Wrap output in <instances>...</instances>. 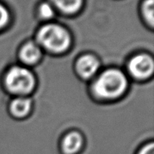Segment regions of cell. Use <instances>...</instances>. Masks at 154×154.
<instances>
[{"mask_svg":"<svg viewBox=\"0 0 154 154\" xmlns=\"http://www.w3.org/2000/svg\"><path fill=\"white\" fill-rule=\"evenodd\" d=\"M128 88L125 74L117 68L104 70L98 76L92 85L95 97L103 100H114L123 96Z\"/></svg>","mask_w":154,"mask_h":154,"instance_id":"cell-1","label":"cell"},{"mask_svg":"<svg viewBox=\"0 0 154 154\" xmlns=\"http://www.w3.org/2000/svg\"><path fill=\"white\" fill-rule=\"evenodd\" d=\"M38 45L51 54H62L69 50L71 37L66 28L58 24L45 25L37 32Z\"/></svg>","mask_w":154,"mask_h":154,"instance_id":"cell-2","label":"cell"},{"mask_svg":"<svg viewBox=\"0 0 154 154\" xmlns=\"http://www.w3.org/2000/svg\"><path fill=\"white\" fill-rule=\"evenodd\" d=\"M4 85L10 94L25 96L32 93L37 86V80L34 73L27 68L21 66L10 67L4 76Z\"/></svg>","mask_w":154,"mask_h":154,"instance_id":"cell-3","label":"cell"},{"mask_svg":"<svg viewBox=\"0 0 154 154\" xmlns=\"http://www.w3.org/2000/svg\"><path fill=\"white\" fill-rule=\"evenodd\" d=\"M127 68L128 73L134 79L137 81H146L153 75V58L149 54H137L128 60Z\"/></svg>","mask_w":154,"mask_h":154,"instance_id":"cell-4","label":"cell"},{"mask_svg":"<svg viewBox=\"0 0 154 154\" xmlns=\"http://www.w3.org/2000/svg\"><path fill=\"white\" fill-rule=\"evenodd\" d=\"M100 66V61L93 55L86 54L80 57L76 60L75 68L77 75L82 80H89L97 73Z\"/></svg>","mask_w":154,"mask_h":154,"instance_id":"cell-5","label":"cell"},{"mask_svg":"<svg viewBox=\"0 0 154 154\" xmlns=\"http://www.w3.org/2000/svg\"><path fill=\"white\" fill-rule=\"evenodd\" d=\"M8 113L15 119H25L32 109V100L30 98L20 96L14 99L8 105Z\"/></svg>","mask_w":154,"mask_h":154,"instance_id":"cell-6","label":"cell"},{"mask_svg":"<svg viewBox=\"0 0 154 154\" xmlns=\"http://www.w3.org/2000/svg\"><path fill=\"white\" fill-rule=\"evenodd\" d=\"M84 145V137L79 130H71L60 141L62 154H77Z\"/></svg>","mask_w":154,"mask_h":154,"instance_id":"cell-7","label":"cell"},{"mask_svg":"<svg viewBox=\"0 0 154 154\" xmlns=\"http://www.w3.org/2000/svg\"><path fill=\"white\" fill-rule=\"evenodd\" d=\"M18 56L21 61L24 64L32 66L40 61L42 57V51L38 44L33 42H28L21 47Z\"/></svg>","mask_w":154,"mask_h":154,"instance_id":"cell-8","label":"cell"},{"mask_svg":"<svg viewBox=\"0 0 154 154\" xmlns=\"http://www.w3.org/2000/svg\"><path fill=\"white\" fill-rule=\"evenodd\" d=\"M60 10L66 14H73L79 10L82 0H52Z\"/></svg>","mask_w":154,"mask_h":154,"instance_id":"cell-9","label":"cell"},{"mask_svg":"<svg viewBox=\"0 0 154 154\" xmlns=\"http://www.w3.org/2000/svg\"><path fill=\"white\" fill-rule=\"evenodd\" d=\"M153 0H146L144 2L143 10L144 16L146 17L147 22L150 23L151 26L153 25L154 17H153Z\"/></svg>","mask_w":154,"mask_h":154,"instance_id":"cell-10","label":"cell"},{"mask_svg":"<svg viewBox=\"0 0 154 154\" xmlns=\"http://www.w3.org/2000/svg\"><path fill=\"white\" fill-rule=\"evenodd\" d=\"M39 14H40L41 17L44 18V19H49L51 17H53V8H52V7L49 4L44 3V4L40 5V8H39Z\"/></svg>","mask_w":154,"mask_h":154,"instance_id":"cell-11","label":"cell"},{"mask_svg":"<svg viewBox=\"0 0 154 154\" xmlns=\"http://www.w3.org/2000/svg\"><path fill=\"white\" fill-rule=\"evenodd\" d=\"M9 15L7 9L2 4H0V30L7 25Z\"/></svg>","mask_w":154,"mask_h":154,"instance_id":"cell-12","label":"cell"},{"mask_svg":"<svg viewBox=\"0 0 154 154\" xmlns=\"http://www.w3.org/2000/svg\"><path fill=\"white\" fill-rule=\"evenodd\" d=\"M137 154H154V143L152 142H150L148 143H146L144 146L140 148Z\"/></svg>","mask_w":154,"mask_h":154,"instance_id":"cell-13","label":"cell"}]
</instances>
